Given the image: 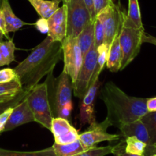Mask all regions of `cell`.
Returning <instances> with one entry per match:
<instances>
[{
	"instance_id": "9c48e42d",
	"label": "cell",
	"mask_w": 156,
	"mask_h": 156,
	"mask_svg": "<svg viewBox=\"0 0 156 156\" xmlns=\"http://www.w3.org/2000/svg\"><path fill=\"white\" fill-rule=\"evenodd\" d=\"M110 126H112L106 118L102 123L95 122L90 125L87 130L79 134L80 141L87 149H90L101 142H112L119 140V135L107 133V129Z\"/></svg>"
},
{
	"instance_id": "3957f363",
	"label": "cell",
	"mask_w": 156,
	"mask_h": 156,
	"mask_svg": "<svg viewBox=\"0 0 156 156\" xmlns=\"http://www.w3.org/2000/svg\"><path fill=\"white\" fill-rule=\"evenodd\" d=\"M25 99L33 113L35 121L50 130L52 120L54 117L49 101L47 81L32 88L26 95Z\"/></svg>"
},
{
	"instance_id": "d6a6232c",
	"label": "cell",
	"mask_w": 156,
	"mask_h": 156,
	"mask_svg": "<svg viewBox=\"0 0 156 156\" xmlns=\"http://www.w3.org/2000/svg\"><path fill=\"white\" fill-rule=\"evenodd\" d=\"M113 2V0H93L95 17H96V15H97L101 10L105 9L106 6L112 4Z\"/></svg>"
},
{
	"instance_id": "836d02e7",
	"label": "cell",
	"mask_w": 156,
	"mask_h": 156,
	"mask_svg": "<svg viewBox=\"0 0 156 156\" xmlns=\"http://www.w3.org/2000/svg\"><path fill=\"white\" fill-rule=\"evenodd\" d=\"M73 110V104H69V105H65L63 107L55 116L58 117H62V118L66 119L69 120L70 118V114Z\"/></svg>"
},
{
	"instance_id": "484cf974",
	"label": "cell",
	"mask_w": 156,
	"mask_h": 156,
	"mask_svg": "<svg viewBox=\"0 0 156 156\" xmlns=\"http://www.w3.org/2000/svg\"><path fill=\"white\" fill-rule=\"evenodd\" d=\"M125 142V152L135 155H144L147 148V144L139 139L133 136L126 137Z\"/></svg>"
},
{
	"instance_id": "44dd1931",
	"label": "cell",
	"mask_w": 156,
	"mask_h": 156,
	"mask_svg": "<svg viewBox=\"0 0 156 156\" xmlns=\"http://www.w3.org/2000/svg\"><path fill=\"white\" fill-rule=\"evenodd\" d=\"M124 25L136 28H144L138 0H128V12L124 21Z\"/></svg>"
},
{
	"instance_id": "f35d334b",
	"label": "cell",
	"mask_w": 156,
	"mask_h": 156,
	"mask_svg": "<svg viewBox=\"0 0 156 156\" xmlns=\"http://www.w3.org/2000/svg\"><path fill=\"white\" fill-rule=\"evenodd\" d=\"M84 2H85L86 5H87V9H88L89 12H90V15H91V18L93 21H95L96 20V17L94 15V9H93V0H84Z\"/></svg>"
},
{
	"instance_id": "ba28073f",
	"label": "cell",
	"mask_w": 156,
	"mask_h": 156,
	"mask_svg": "<svg viewBox=\"0 0 156 156\" xmlns=\"http://www.w3.org/2000/svg\"><path fill=\"white\" fill-rule=\"evenodd\" d=\"M61 44L64 62V70L70 76L72 83H73L82 66L84 56L78 45L76 37H66Z\"/></svg>"
},
{
	"instance_id": "d6986e66",
	"label": "cell",
	"mask_w": 156,
	"mask_h": 156,
	"mask_svg": "<svg viewBox=\"0 0 156 156\" xmlns=\"http://www.w3.org/2000/svg\"><path fill=\"white\" fill-rule=\"evenodd\" d=\"M41 18L48 19L59 8L62 0H27Z\"/></svg>"
},
{
	"instance_id": "ab89813d",
	"label": "cell",
	"mask_w": 156,
	"mask_h": 156,
	"mask_svg": "<svg viewBox=\"0 0 156 156\" xmlns=\"http://www.w3.org/2000/svg\"><path fill=\"white\" fill-rule=\"evenodd\" d=\"M142 41H143V43H149V44L156 46V37L148 34L145 32L144 33L143 37H142Z\"/></svg>"
},
{
	"instance_id": "ac0fdd59",
	"label": "cell",
	"mask_w": 156,
	"mask_h": 156,
	"mask_svg": "<svg viewBox=\"0 0 156 156\" xmlns=\"http://www.w3.org/2000/svg\"><path fill=\"white\" fill-rule=\"evenodd\" d=\"M148 129L150 137V146L146 148L145 156L156 153V111L148 112L140 119Z\"/></svg>"
},
{
	"instance_id": "4316f807",
	"label": "cell",
	"mask_w": 156,
	"mask_h": 156,
	"mask_svg": "<svg viewBox=\"0 0 156 156\" xmlns=\"http://www.w3.org/2000/svg\"><path fill=\"white\" fill-rule=\"evenodd\" d=\"M15 46L12 40L0 42V51L2 54L6 66L15 61Z\"/></svg>"
},
{
	"instance_id": "7402d4cb",
	"label": "cell",
	"mask_w": 156,
	"mask_h": 156,
	"mask_svg": "<svg viewBox=\"0 0 156 156\" xmlns=\"http://www.w3.org/2000/svg\"><path fill=\"white\" fill-rule=\"evenodd\" d=\"M52 146L58 156H74L89 149L81 143L80 140L64 145L57 144L54 143Z\"/></svg>"
},
{
	"instance_id": "52a82bcc",
	"label": "cell",
	"mask_w": 156,
	"mask_h": 156,
	"mask_svg": "<svg viewBox=\"0 0 156 156\" xmlns=\"http://www.w3.org/2000/svg\"><path fill=\"white\" fill-rule=\"evenodd\" d=\"M97 63V49L93 44L91 49L84 56L76 81L73 83V91L76 97L82 99L90 87Z\"/></svg>"
},
{
	"instance_id": "cb8c5ba5",
	"label": "cell",
	"mask_w": 156,
	"mask_h": 156,
	"mask_svg": "<svg viewBox=\"0 0 156 156\" xmlns=\"http://www.w3.org/2000/svg\"><path fill=\"white\" fill-rule=\"evenodd\" d=\"M96 49H97V63H96V69L95 70L94 75H93V78L91 79L90 86L91 85H93L96 80L99 79V75H100L102 70L103 69L107 61L109 47L105 44H102L98 47H96Z\"/></svg>"
},
{
	"instance_id": "83f0119b",
	"label": "cell",
	"mask_w": 156,
	"mask_h": 156,
	"mask_svg": "<svg viewBox=\"0 0 156 156\" xmlns=\"http://www.w3.org/2000/svg\"><path fill=\"white\" fill-rule=\"evenodd\" d=\"M28 91H24V90H23L22 91H21L15 97L12 98L6 99V100L2 101H0V114H2L3 111H6L8 108H13V107L16 106L21 101H23L25 98L26 95L28 93Z\"/></svg>"
},
{
	"instance_id": "f1b7e54d",
	"label": "cell",
	"mask_w": 156,
	"mask_h": 156,
	"mask_svg": "<svg viewBox=\"0 0 156 156\" xmlns=\"http://www.w3.org/2000/svg\"><path fill=\"white\" fill-rule=\"evenodd\" d=\"M113 146H104V147L94 146L74 156H105L111 154L113 152Z\"/></svg>"
},
{
	"instance_id": "7c38bea8",
	"label": "cell",
	"mask_w": 156,
	"mask_h": 156,
	"mask_svg": "<svg viewBox=\"0 0 156 156\" xmlns=\"http://www.w3.org/2000/svg\"><path fill=\"white\" fill-rule=\"evenodd\" d=\"M50 131L57 144H68L79 140L77 130L69 123V120L62 117H54Z\"/></svg>"
},
{
	"instance_id": "8fae6325",
	"label": "cell",
	"mask_w": 156,
	"mask_h": 156,
	"mask_svg": "<svg viewBox=\"0 0 156 156\" xmlns=\"http://www.w3.org/2000/svg\"><path fill=\"white\" fill-rule=\"evenodd\" d=\"M100 87L99 79L90 86L86 94L82 98L80 106L79 119L81 126L85 124H92L96 121L94 112V105L96 94Z\"/></svg>"
},
{
	"instance_id": "7a4b0ae2",
	"label": "cell",
	"mask_w": 156,
	"mask_h": 156,
	"mask_svg": "<svg viewBox=\"0 0 156 156\" xmlns=\"http://www.w3.org/2000/svg\"><path fill=\"white\" fill-rule=\"evenodd\" d=\"M100 98L106 107V119L111 126L119 128L125 123L140 120L148 112V98L132 97L113 82H109L101 90Z\"/></svg>"
},
{
	"instance_id": "603a6c76",
	"label": "cell",
	"mask_w": 156,
	"mask_h": 156,
	"mask_svg": "<svg viewBox=\"0 0 156 156\" xmlns=\"http://www.w3.org/2000/svg\"><path fill=\"white\" fill-rule=\"evenodd\" d=\"M22 91V85L18 76L14 80L9 82L0 83V98H14Z\"/></svg>"
},
{
	"instance_id": "5b68a950",
	"label": "cell",
	"mask_w": 156,
	"mask_h": 156,
	"mask_svg": "<svg viewBox=\"0 0 156 156\" xmlns=\"http://www.w3.org/2000/svg\"><path fill=\"white\" fill-rule=\"evenodd\" d=\"M144 33V28L128 27L123 24L119 35V44L123 56L121 70L128 66L139 53L141 46L143 44Z\"/></svg>"
},
{
	"instance_id": "f6af8a7d",
	"label": "cell",
	"mask_w": 156,
	"mask_h": 156,
	"mask_svg": "<svg viewBox=\"0 0 156 156\" xmlns=\"http://www.w3.org/2000/svg\"><path fill=\"white\" fill-rule=\"evenodd\" d=\"M150 156H156V153L155 154H153V155H150Z\"/></svg>"
},
{
	"instance_id": "ee69618b",
	"label": "cell",
	"mask_w": 156,
	"mask_h": 156,
	"mask_svg": "<svg viewBox=\"0 0 156 156\" xmlns=\"http://www.w3.org/2000/svg\"><path fill=\"white\" fill-rule=\"evenodd\" d=\"M6 99H9V98H0V101H2L6 100Z\"/></svg>"
},
{
	"instance_id": "b9f144b4",
	"label": "cell",
	"mask_w": 156,
	"mask_h": 156,
	"mask_svg": "<svg viewBox=\"0 0 156 156\" xmlns=\"http://www.w3.org/2000/svg\"><path fill=\"white\" fill-rule=\"evenodd\" d=\"M3 37H4V34L2 32H0V42L3 41Z\"/></svg>"
},
{
	"instance_id": "8992f818",
	"label": "cell",
	"mask_w": 156,
	"mask_h": 156,
	"mask_svg": "<svg viewBox=\"0 0 156 156\" xmlns=\"http://www.w3.org/2000/svg\"><path fill=\"white\" fill-rule=\"evenodd\" d=\"M67 37H77L83 29L92 21L84 0H70L67 4Z\"/></svg>"
},
{
	"instance_id": "ffe728a7",
	"label": "cell",
	"mask_w": 156,
	"mask_h": 156,
	"mask_svg": "<svg viewBox=\"0 0 156 156\" xmlns=\"http://www.w3.org/2000/svg\"><path fill=\"white\" fill-rule=\"evenodd\" d=\"M83 56H85L94 44V21H92L83 29L76 37Z\"/></svg>"
},
{
	"instance_id": "d4e9b609",
	"label": "cell",
	"mask_w": 156,
	"mask_h": 156,
	"mask_svg": "<svg viewBox=\"0 0 156 156\" xmlns=\"http://www.w3.org/2000/svg\"><path fill=\"white\" fill-rule=\"evenodd\" d=\"M0 156H58L54 150L53 146L33 152H19L4 149L0 148Z\"/></svg>"
},
{
	"instance_id": "7bdbcfd3",
	"label": "cell",
	"mask_w": 156,
	"mask_h": 156,
	"mask_svg": "<svg viewBox=\"0 0 156 156\" xmlns=\"http://www.w3.org/2000/svg\"><path fill=\"white\" fill-rule=\"evenodd\" d=\"M62 1H63V2H64V4H67V3L70 0H62Z\"/></svg>"
},
{
	"instance_id": "6da1fadb",
	"label": "cell",
	"mask_w": 156,
	"mask_h": 156,
	"mask_svg": "<svg viewBox=\"0 0 156 156\" xmlns=\"http://www.w3.org/2000/svg\"><path fill=\"white\" fill-rule=\"evenodd\" d=\"M62 44L49 36L38 44L30 54L14 68L24 91H30L44 76L51 73L62 59Z\"/></svg>"
},
{
	"instance_id": "f546056e",
	"label": "cell",
	"mask_w": 156,
	"mask_h": 156,
	"mask_svg": "<svg viewBox=\"0 0 156 156\" xmlns=\"http://www.w3.org/2000/svg\"><path fill=\"white\" fill-rule=\"evenodd\" d=\"M105 42V32L102 21L96 18L94 21V44L96 47Z\"/></svg>"
},
{
	"instance_id": "9a60e30c",
	"label": "cell",
	"mask_w": 156,
	"mask_h": 156,
	"mask_svg": "<svg viewBox=\"0 0 156 156\" xmlns=\"http://www.w3.org/2000/svg\"><path fill=\"white\" fill-rule=\"evenodd\" d=\"M119 129H120L122 135L125 138L129 136L136 137L146 143L147 147L150 146V137L148 129L141 120L122 124Z\"/></svg>"
},
{
	"instance_id": "30bf717a",
	"label": "cell",
	"mask_w": 156,
	"mask_h": 156,
	"mask_svg": "<svg viewBox=\"0 0 156 156\" xmlns=\"http://www.w3.org/2000/svg\"><path fill=\"white\" fill-rule=\"evenodd\" d=\"M73 83L70 76L63 69L58 79L55 80L54 102L55 115L65 105L73 104L72 102Z\"/></svg>"
},
{
	"instance_id": "277c9868",
	"label": "cell",
	"mask_w": 156,
	"mask_h": 156,
	"mask_svg": "<svg viewBox=\"0 0 156 156\" xmlns=\"http://www.w3.org/2000/svg\"><path fill=\"white\" fill-rule=\"evenodd\" d=\"M126 13L122 9L119 4L113 2L112 4L101 10L96 15V18L102 21L105 32V42L104 44L110 48L112 43L119 37L124 24Z\"/></svg>"
},
{
	"instance_id": "60d3db41",
	"label": "cell",
	"mask_w": 156,
	"mask_h": 156,
	"mask_svg": "<svg viewBox=\"0 0 156 156\" xmlns=\"http://www.w3.org/2000/svg\"><path fill=\"white\" fill-rule=\"evenodd\" d=\"M3 66H6V62H5V59L4 58H3L2 54L1 51H0V67Z\"/></svg>"
},
{
	"instance_id": "1f68e13d",
	"label": "cell",
	"mask_w": 156,
	"mask_h": 156,
	"mask_svg": "<svg viewBox=\"0 0 156 156\" xmlns=\"http://www.w3.org/2000/svg\"><path fill=\"white\" fill-rule=\"evenodd\" d=\"M125 142L121 141L119 144L113 146L112 154H113L114 156H145L144 155H135V154L128 153L125 152Z\"/></svg>"
},
{
	"instance_id": "5bb4252c",
	"label": "cell",
	"mask_w": 156,
	"mask_h": 156,
	"mask_svg": "<svg viewBox=\"0 0 156 156\" xmlns=\"http://www.w3.org/2000/svg\"><path fill=\"white\" fill-rule=\"evenodd\" d=\"M35 121V117L26 99L14 107V109L5 126L3 132L10 131L21 125Z\"/></svg>"
},
{
	"instance_id": "d590c367",
	"label": "cell",
	"mask_w": 156,
	"mask_h": 156,
	"mask_svg": "<svg viewBox=\"0 0 156 156\" xmlns=\"http://www.w3.org/2000/svg\"><path fill=\"white\" fill-rule=\"evenodd\" d=\"M13 109L14 107L13 108H9L5 111H3L2 114H0V133H2L4 130L5 126H6Z\"/></svg>"
},
{
	"instance_id": "e0dca14e",
	"label": "cell",
	"mask_w": 156,
	"mask_h": 156,
	"mask_svg": "<svg viewBox=\"0 0 156 156\" xmlns=\"http://www.w3.org/2000/svg\"><path fill=\"white\" fill-rule=\"evenodd\" d=\"M122 52L119 44V37L114 40L109 48L108 56H107L106 66L107 69L111 73H117L121 70L122 62Z\"/></svg>"
},
{
	"instance_id": "4fadbf2b",
	"label": "cell",
	"mask_w": 156,
	"mask_h": 156,
	"mask_svg": "<svg viewBox=\"0 0 156 156\" xmlns=\"http://www.w3.org/2000/svg\"><path fill=\"white\" fill-rule=\"evenodd\" d=\"M47 21L49 27L47 36L53 41L62 42L67 37V5L64 4L58 8Z\"/></svg>"
},
{
	"instance_id": "74e56055",
	"label": "cell",
	"mask_w": 156,
	"mask_h": 156,
	"mask_svg": "<svg viewBox=\"0 0 156 156\" xmlns=\"http://www.w3.org/2000/svg\"><path fill=\"white\" fill-rule=\"evenodd\" d=\"M0 32H2L6 37L9 38V33H8L7 30H6L5 18L1 10H0Z\"/></svg>"
},
{
	"instance_id": "8d00e7d4",
	"label": "cell",
	"mask_w": 156,
	"mask_h": 156,
	"mask_svg": "<svg viewBox=\"0 0 156 156\" xmlns=\"http://www.w3.org/2000/svg\"><path fill=\"white\" fill-rule=\"evenodd\" d=\"M147 109L148 112H155L156 111V97L148 98L146 102Z\"/></svg>"
},
{
	"instance_id": "e575fe53",
	"label": "cell",
	"mask_w": 156,
	"mask_h": 156,
	"mask_svg": "<svg viewBox=\"0 0 156 156\" xmlns=\"http://www.w3.org/2000/svg\"><path fill=\"white\" fill-rule=\"evenodd\" d=\"M37 30L42 34H47L48 33L49 27H48V21L47 19L44 18H41L38 19L36 22L34 24Z\"/></svg>"
},
{
	"instance_id": "2e32d148",
	"label": "cell",
	"mask_w": 156,
	"mask_h": 156,
	"mask_svg": "<svg viewBox=\"0 0 156 156\" xmlns=\"http://www.w3.org/2000/svg\"><path fill=\"white\" fill-rule=\"evenodd\" d=\"M0 10L2 11L4 16L6 30L8 33L17 31L20 30L23 26L28 24V23L21 21L15 15L9 0H2Z\"/></svg>"
},
{
	"instance_id": "bcb514c9",
	"label": "cell",
	"mask_w": 156,
	"mask_h": 156,
	"mask_svg": "<svg viewBox=\"0 0 156 156\" xmlns=\"http://www.w3.org/2000/svg\"><path fill=\"white\" fill-rule=\"evenodd\" d=\"M1 3H2V0H0V6H1Z\"/></svg>"
},
{
	"instance_id": "4dcf8cb0",
	"label": "cell",
	"mask_w": 156,
	"mask_h": 156,
	"mask_svg": "<svg viewBox=\"0 0 156 156\" xmlns=\"http://www.w3.org/2000/svg\"><path fill=\"white\" fill-rule=\"evenodd\" d=\"M17 78L16 73L14 69L6 68L0 70V83H6Z\"/></svg>"
}]
</instances>
